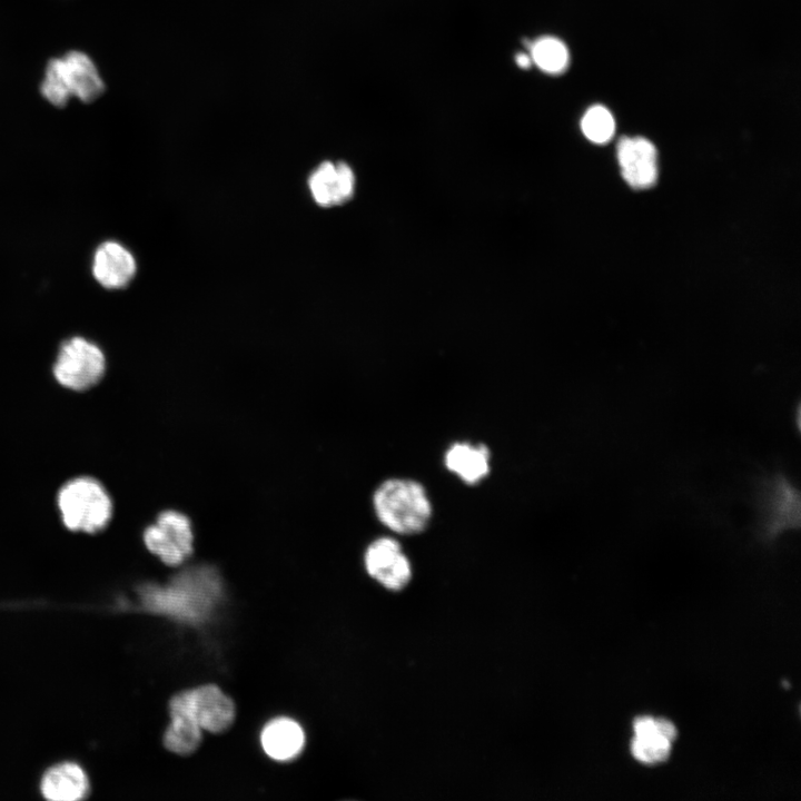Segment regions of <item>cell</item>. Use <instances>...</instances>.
Returning a JSON list of instances; mask_svg holds the SVG:
<instances>
[{"mask_svg":"<svg viewBox=\"0 0 801 801\" xmlns=\"http://www.w3.org/2000/svg\"><path fill=\"white\" fill-rule=\"evenodd\" d=\"M754 532L767 544L800 526V493L781 472L759 477L753 487Z\"/></svg>","mask_w":801,"mask_h":801,"instance_id":"2","label":"cell"},{"mask_svg":"<svg viewBox=\"0 0 801 801\" xmlns=\"http://www.w3.org/2000/svg\"><path fill=\"white\" fill-rule=\"evenodd\" d=\"M169 704L185 710L201 730L219 733L227 730L235 719V705L217 685L208 684L182 691Z\"/></svg>","mask_w":801,"mask_h":801,"instance_id":"6","label":"cell"},{"mask_svg":"<svg viewBox=\"0 0 801 801\" xmlns=\"http://www.w3.org/2000/svg\"><path fill=\"white\" fill-rule=\"evenodd\" d=\"M515 61H516V65H517L518 67L525 69V68H528V67L531 66V63H532V58H531V56H528V55H526V53L520 52L518 55H516Z\"/></svg>","mask_w":801,"mask_h":801,"instance_id":"20","label":"cell"},{"mask_svg":"<svg viewBox=\"0 0 801 801\" xmlns=\"http://www.w3.org/2000/svg\"><path fill=\"white\" fill-rule=\"evenodd\" d=\"M40 91L46 100L59 108L65 107L72 97L62 58H53L47 63Z\"/></svg>","mask_w":801,"mask_h":801,"instance_id":"18","label":"cell"},{"mask_svg":"<svg viewBox=\"0 0 801 801\" xmlns=\"http://www.w3.org/2000/svg\"><path fill=\"white\" fill-rule=\"evenodd\" d=\"M149 552L169 566L180 565L194 551V531L188 516L175 510L161 512L144 531Z\"/></svg>","mask_w":801,"mask_h":801,"instance_id":"5","label":"cell"},{"mask_svg":"<svg viewBox=\"0 0 801 801\" xmlns=\"http://www.w3.org/2000/svg\"><path fill=\"white\" fill-rule=\"evenodd\" d=\"M136 270L134 255L118 241L107 240L93 254L92 275L107 289L125 288L134 279Z\"/></svg>","mask_w":801,"mask_h":801,"instance_id":"11","label":"cell"},{"mask_svg":"<svg viewBox=\"0 0 801 801\" xmlns=\"http://www.w3.org/2000/svg\"><path fill=\"white\" fill-rule=\"evenodd\" d=\"M308 188L319 206L342 205L354 195L355 175L345 162L324 161L309 175Z\"/></svg>","mask_w":801,"mask_h":801,"instance_id":"10","label":"cell"},{"mask_svg":"<svg viewBox=\"0 0 801 801\" xmlns=\"http://www.w3.org/2000/svg\"><path fill=\"white\" fill-rule=\"evenodd\" d=\"M532 61L543 71L560 73L568 65L570 55L566 46L557 38L543 37L531 46Z\"/></svg>","mask_w":801,"mask_h":801,"instance_id":"17","label":"cell"},{"mask_svg":"<svg viewBox=\"0 0 801 801\" xmlns=\"http://www.w3.org/2000/svg\"><path fill=\"white\" fill-rule=\"evenodd\" d=\"M634 736L631 752L634 759L644 764L665 761L676 738V728L668 720L641 716L633 723Z\"/></svg>","mask_w":801,"mask_h":801,"instance_id":"8","label":"cell"},{"mask_svg":"<svg viewBox=\"0 0 801 801\" xmlns=\"http://www.w3.org/2000/svg\"><path fill=\"white\" fill-rule=\"evenodd\" d=\"M656 149L643 137H623L617 144V159L625 181L634 188L651 187L657 178Z\"/></svg>","mask_w":801,"mask_h":801,"instance_id":"9","label":"cell"},{"mask_svg":"<svg viewBox=\"0 0 801 801\" xmlns=\"http://www.w3.org/2000/svg\"><path fill=\"white\" fill-rule=\"evenodd\" d=\"M105 370L103 352L98 345L80 336L63 342L53 364L57 382L66 388L78 392L95 386Z\"/></svg>","mask_w":801,"mask_h":801,"instance_id":"4","label":"cell"},{"mask_svg":"<svg viewBox=\"0 0 801 801\" xmlns=\"http://www.w3.org/2000/svg\"><path fill=\"white\" fill-rule=\"evenodd\" d=\"M364 563L369 576L387 590L399 591L411 581V562L394 537L374 540L365 551Z\"/></svg>","mask_w":801,"mask_h":801,"instance_id":"7","label":"cell"},{"mask_svg":"<svg viewBox=\"0 0 801 801\" xmlns=\"http://www.w3.org/2000/svg\"><path fill=\"white\" fill-rule=\"evenodd\" d=\"M373 507L376 517L385 527L402 535L425 531L433 514L424 485L404 477L383 481L373 494Z\"/></svg>","mask_w":801,"mask_h":801,"instance_id":"1","label":"cell"},{"mask_svg":"<svg viewBox=\"0 0 801 801\" xmlns=\"http://www.w3.org/2000/svg\"><path fill=\"white\" fill-rule=\"evenodd\" d=\"M444 465L465 484L476 485L491 472V451L483 443L454 442L444 454Z\"/></svg>","mask_w":801,"mask_h":801,"instance_id":"12","label":"cell"},{"mask_svg":"<svg viewBox=\"0 0 801 801\" xmlns=\"http://www.w3.org/2000/svg\"><path fill=\"white\" fill-rule=\"evenodd\" d=\"M171 722L164 734L165 746L180 755L190 754L201 742V729L185 710L169 704Z\"/></svg>","mask_w":801,"mask_h":801,"instance_id":"16","label":"cell"},{"mask_svg":"<svg viewBox=\"0 0 801 801\" xmlns=\"http://www.w3.org/2000/svg\"><path fill=\"white\" fill-rule=\"evenodd\" d=\"M62 58L72 97L92 102L105 91V83L93 61L81 51H70Z\"/></svg>","mask_w":801,"mask_h":801,"instance_id":"15","label":"cell"},{"mask_svg":"<svg viewBox=\"0 0 801 801\" xmlns=\"http://www.w3.org/2000/svg\"><path fill=\"white\" fill-rule=\"evenodd\" d=\"M66 527L75 532L97 533L112 516V502L102 484L89 476L68 481L57 496Z\"/></svg>","mask_w":801,"mask_h":801,"instance_id":"3","label":"cell"},{"mask_svg":"<svg viewBox=\"0 0 801 801\" xmlns=\"http://www.w3.org/2000/svg\"><path fill=\"white\" fill-rule=\"evenodd\" d=\"M40 790L43 797L51 801H77L88 794L89 780L81 767L66 762L44 773Z\"/></svg>","mask_w":801,"mask_h":801,"instance_id":"13","label":"cell"},{"mask_svg":"<svg viewBox=\"0 0 801 801\" xmlns=\"http://www.w3.org/2000/svg\"><path fill=\"white\" fill-rule=\"evenodd\" d=\"M581 128L587 139L596 144L607 142L615 130L612 113L603 106L595 105L584 113Z\"/></svg>","mask_w":801,"mask_h":801,"instance_id":"19","label":"cell"},{"mask_svg":"<svg viewBox=\"0 0 801 801\" xmlns=\"http://www.w3.org/2000/svg\"><path fill=\"white\" fill-rule=\"evenodd\" d=\"M266 754L277 761H289L300 754L305 744L301 726L289 718H277L268 722L260 734Z\"/></svg>","mask_w":801,"mask_h":801,"instance_id":"14","label":"cell"}]
</instances>
